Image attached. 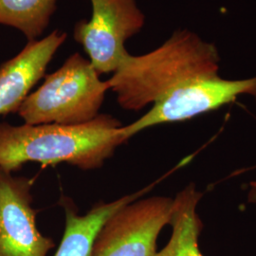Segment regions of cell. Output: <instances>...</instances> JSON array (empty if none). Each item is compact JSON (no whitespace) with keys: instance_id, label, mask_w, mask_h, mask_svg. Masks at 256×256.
<instances>
[{"instance_id":"obj_1","label":"cell","mask_w":256,"mask_h":256,"mask_svg":"<svg viewBox=\"0 0 256 256\" xmlns=\"http://www.w3.org/2000/svg\"><path fill=\"white\" fill-rule=\"evenodd\" d=\"M119 120L99 114L79 126L0 124V168L10 173L27 162L68 164L82 170L102 167L117 147L126 142Z\"/></svg>"},{"instance_id":"obj_2","label":"cell","mask_w":256,"mask_h":256,"mask_svg":"<svg viewBox=\"0 0 256 256\" xmlns=\"http://www.w3.org/2000/svg\"><path fill=\"white\" fill-rule=\"evenodd\" d=\"M220 63L214 44L191 30H178L153 52L129 54L106 82L122 108L138 111L182 82L218 74Z\"/></svg>"},{"instance_id":"obj_3","label":"cell","mask_w":256,"mask_h":256,"mask_svg":"<svg viewBox=\"0 0 256 256\" xmlns=\"http://www.w3.org/2000/svg\"><path fill=\"white\" fill-rule=\"evenodd\" d=\"M106 81H102L90 61L76 52L56 72L45 77L36 92L28 95L18 110L27 124H84L99 115Z\"/></svg>"},{"instance_id":"obj_4","label":"cell","mask_w":256,"mask_h":256,"mask_svg":"<svg viewBox=\"0 0 256 256\" xmlns=\"http://www.w3.org/2000/svg\"><path fill=\"white\" fill-rule=\"evenodd\" d=\"M250 95L256 101V76L242 80L223 79L220 74L194 78L166 93L142 117L120 128L124 140L162 124L184 122Z\"/></svg>"},{"instance_id":"obj_5","label":"cell","mask_w":256,"mask_h":256,"mask_svg":"<svg viewBox=\"0 0 256 256\" xmlns=\"http://www.w3.org/2000/svg\"><path fill=\"white\" fill-rule=\"evenodd\" d=\"M92 18L80 20L74 36L99 75L114 74L129 54L126 42L146 23L136 0H90Z\"/></svg>"},{"instance_id":"obj_6","label":"cell","mask_w":256,"mask_h":256,"mask_svg":"<svg viewBox=\"0 0 256 256\" xmlns=\"http://www.w3.org/2000/svg\"><path fill=\"white\" fill-rule=\"evenodd\" d=\"M173 198L152 196L130 202L100 230L92 256H156V240L169 224Z\"/></svg>"},{"instance_id":"obj_7","label":"cell","mask_w":256,"mask_h":256,"mask_svg":"<svg viewBox=\"0 0 256 256\" xmlns=\"http://www.w3.org/2000/svg\"><path fill=\"white\" fill-rule=\"evenodd\" d=\"M32 186V180L0 168V256H46L54 248L37 228Z\"/></svg>"},{"instance_id":"obj_8","label":"cell","mask_w":256,"mask_h":256,"mask_svg":"<svg viewBox=\"0 0 256 256\" xmlns=\"http://www.w3.org/2000/svg\"><path fill=\"white\" fill-rule=\"evenodd\" d=\"M66 36L55 30L40 40L28 41L18 54L0 66V115L18 112Z\"/></svg>"},{"instance_id":"obj_9","label":"cell","mask_w":256,"mask_h":256,"mask_svg":"<svg viewBox=\"0 0 256 256\" xmlns=\"http://www.w3.org/2000/svg\"><path fill=\"white\" fill-rule=\"evenodd\" d=\"M137 198L135 192L110 203L100 202L86 214L80 216L74 202L63 198L61 204L66 214V226L54 256H92L94 241L106 220L122 207Z\"/></svg>"},{"instance_id":"obj_10","label":"cell","mask_w":256,"mask_h":256,"mask_svg":"<svg viewBox=\"0 0 256 256\" xmlns=\"http://www.w3.org/2000/svg\"><path fill=\"white\" fill-rule=\"evenodd\" d=\"M203 194L194 183H190L173 198L169 225L172 236L156 256H204L198 247V238L203 224L196 212V206Z\"/></svg>"},{"instance_id":"obj_11","label":"cell","mask_w":256,"mask_h":256,"mask_svg":"<svg viewBox=\"0 0 256 256\" xmlns=\"http://www.w3.org/2000/svg\"><path fill=\"white\" fill-rule=\"evenodd\" d=\"M57 0H0V24L16 28L28 41L45 32L56 10Z\"/></svg>"},{"instance_id":"obj_12","label":"cell","mask_w":256,"mask_h":256,"mask_svg":"<svg viewBox=\"0 0 256 256\" xmlns=\"http://www.w3.org/2000/svg\"><path fill=\"white\" fill-rule=\"evenodd\" d=\"M248 202L250 203H256V182L250 183V188L248 192Z\"/></svg>"}]
</instances>
